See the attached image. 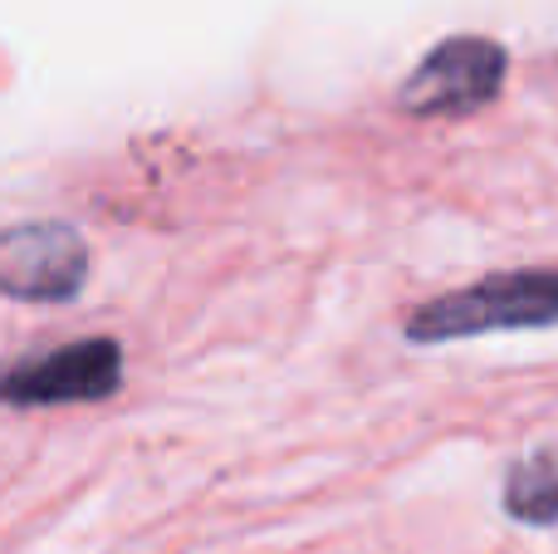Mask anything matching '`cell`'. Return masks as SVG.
<instances>
[{"label": "cell", "mask_w": 558, "mask_h": 554, "mask_svg": "<svg viewBox=\"0 0 558 554\" xmlns=\"http://www.w3.org/2000/svg\"><path fill=\"white\" fill-rule=\"evenodd\" d=\"M505 69L510 55L490 35H451L402 79L397 104L412 118H465L500 94Z\"/></svg>", "instance_id": "2"}, {"label": "cell", "mask_w": 558, "mask_h": 554, "mask_svg": "<svg viewBox=\"0 0 558 554\" xmlns=\"http://www.w3.org/2000/svg\"><path fill=\"white\" fill-rule=\"evenodd\" d=\"M123 383V349L113 339H74L0 369V408H64L104 402Z\"/></svg>", "instance_id": "4"}, {"label": "cell", "mask_w": 558, "mask_h": 554, "mask_svg": "<svg viewBox=\"0 0 558 554\" xmlns=\"http://www.w3.org/2000/svg\"><path fill=\"white\" fill-rule=\"evenodd\" d=\"M505 510L534 530H549L558 516V477H554V451L534 447L524 461H514L505 477Z\"/></svg>", "instance_id": "5"}, {"label": "cell", "mask_w": 558, "mask_h": 554, "mask_svg": "<svg viewBox=\"0 0 558 554\" xmlns=\"http://www.w3.org/2000/svg\"><path fill=\"white\" fill-rule=\"evenodd\" d=\"M94 270L88 241L64 221L0 226V294L29 304H64Z\"/></svg>", "instance_id": "3"}, {"label": "cell", "mask_w": 558, "mask_h": 554, "mask_svg": "<svg viewBox=\"0 0 558 554\" xmlns=\"http://www.w3.org/2000/svg\"><path fill=\"white\" fill-rule=\"evenodd\" d=\"M558 314V275L554 270H505L451 290L422 304L407 320L412 344H451L475 334H510V329H549Z\"/></svg>", "instance_id": "1"}]
</instances>
